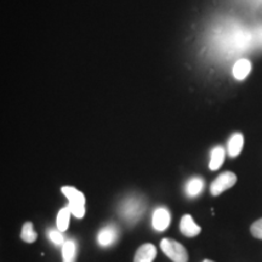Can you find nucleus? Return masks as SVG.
<instances>
[{"label": "nucleus", "instance_id": "nucleus-8", "mask_svg": "<svg viewBox=\"0 0 262 262\" xmlns=\"http://www.w3.org/2000/svg\"><path fill=\"white\" fill-rule=\"evenodd\" d=\"M61 191L68 199L70 206H85V195L77 188L71 187V186H63Z\"/></svg>", "mask_w": 262, "mask_h": 262}, {"label": "nucleus", "instance_id": "nucleus-15", "mask_svg": "<svg viewBox=\"0 0 262 262\" xmlns=\"http://www.w3.org/2000/svg\"><path fill=\"white\" fill-rule=\"evenodd\" d=\"M38 238V233L33 228L32 222H26V224L22 226L21 231V239L26 243H34Z\"/></svg>", "mask_w": 262, "mask_h": 262}, {"label": "nucleus", "instance_id": "nucleus-16", "mask_svg": "<svg viewBox=\"0 0 262 262\" xmlns=\"http://www.w3.org/2000/svg\"><path fill=\"white\" fill-rule=\"evenodd\" d=\"M63 232H61L60 229H49V238L51 239V242L56 245H63L66 239L63 237Z\"/></svg>", "mask_w": 262, "mask_h": 262}, {"label": "nucleus", "instance_id": "nucleus-12", "mask_svg": "<svg viewBox=\"0 0 262 262\" xmlns=\"http://www.w3.org/2000/svg\"><path fill=\"white\" fill-rule=\"evenodd\" d=\"M77 243L72 239H68L62 245V260H63V262H75V260H77Z\"/></svg>", "mask_w": 262, "mask_h": 262}, {"label": "nucleus", "instance_id": "nucleus-9", "mask_svg": "<svg viewBox=\"0 0 262 262\" xmlns=\"http://www.w3.org/2000/svg\"><path fill=\"white\" fill-rule=\"evenodd\" d=\"M244 146V137L241 133H235L231 136V139L228 140L227 143V152L229 157L235 158V157L241 155L242 149Z\"/></svg>", "mask_w": 262, "mask_h": 262}, {"label": "nucleus", "instance_id": "nucleus-1", "mask_svg": "<svg viewBox=\"0 0 262 262\" xmlns=\"http://www.w3.org/2000/svg\"><path fill=\"white\" fill-rule=\"evenodd\" d=\"M145 208L146 204L142 196L130 195L120 204L119 214L127 224L135 225L145 212Z\"/></svg>", "mask_w": 262, "mask_h": 262}, {"label": "nucleus", "instance_id": "nucleus-5", "mask_svg": "<svg viewBox=\"0 0 262 262\" xmlns=\"http://www.w3.org/2000/svg\"><path fill=\"white\" fill-rule=\"evenodd\" d=\"M119 237V231H118L116 225H107L101 229L97 235V242L101 247L107 248L113 245Z\"/></svg>", "mask_w": 262, "mask_h": 262}, {"label": "nucleus", "instance_id": "nucleus-14", "mask_svg": "<svg viewBox=\"0 0 262 262\" xmlns=\"http://www.w3.org/2000/svg\"><path fill=\"white\" fill-rule=\"evenodd\" d=\"M72 216V211L68 206H64L62 208L57 214L56 219V227L60 229L61 232H66L68 229V226H70V219Z\"/></svg>", "mask_w": 262, "mask_h": 262}, {"label": "nucleus", "instance_id": "nucleus-10", "mask_svg": "<svg viewBox=\"0 0 262 262\" xmlns=\"http://www.w3.org/2000/svg\"><path fill=\"white\" fill-rule=\"evenodd\" d=\"M251 72V62L247 58H242L233 66V75L237 80H244Z\"/></svg>", "mask_w": 262, "mask_h": 262}, {"label": "nucleus", "instance_id": "nucleus-4", "mask_svg": "<svg viewBox=\"0 0 262 262\" xmlns=\"http://www.w3.org/2000/svg\"><path fill=\"white\" fill-rule=\"evenodd\" d=\"M170 222H171V215H170V211L168 209L163 208V206L157 208L152 216L153 228L158 232H163L169 227Z\"/></svg>", "mask_w": 262, "mask_h": 262}, {"label": "nucleus", "instance_id": "nucleus-6", "mask_svg": "<svg viewBox=\"0 0 262 262\" xmlns=\"http://www.w3.org/2000/svg\"><path fill=\"white\" fill-rule=\"evenodd\" d=\"M180 231L185 237H196L201 233L202 228L195 224L193 217L189 214H186L182 216L181 221H180Z\"/></svg>", "mask_w": 262, "mask_h": 262}, {"label": "nucleus", "instance_id": "nucleus-11", "mask_svg": "<svg viewBox=\"0 0 262 262\" xmlns=\"http://www.w3.org/2000/svg\"><path fill=\"white\" fill-rule=\"evenodd\" d=\"M225 156L226 152L224 149V147L221 146H216L211 149L210 153V163H209V168L212 171L215 170H219L222 166V164L225 162Z\"/></svg>", "mask_w": 262, "mask_h": 262}, {"label": "nucleus", "instance_id": "nucleus-7", "mask_svg": "<svg viewBox=\"0 0 262 262\" xmlns=\"http://www.w3.org/2000/svg\"><path fill=\"white\" fill-rule=\"evenodd\" d=\"M157 256V249L153 244L146 243L137 249L134 262H153Z\"/></svg>", "mask_w": 262, "mask_h": 262}, {"label": "nucleus", "instance_id": "nucleus-2", "mask_svg": "<svg viewBox=\"0 0 262 262\" xmlns=\"http://www.w3.org/2000/svg\"><path fill=\"white\" fill-rule=\"evenodd\" d=\"M160 248H162L163 253L173 262H188L187 250L179 242L170 238H164L160 242Z\"/></svg>", "mask_w": 262, "mask_h": 262}, {"label": "nucleus", "instance_id": "nucleus-18", "mask_svg": "<svg viewBox=\"0 0 262 262\" xmlns=\"http://www.w3.org/2000/svg\"><path fill=\"white\" fill-rule=\"evenodd\" d=\"M203 262H214V261H211V260H204Z\"/></svg>", "mask_w": 262, "mask_h": 262}, {"label": "nucleus", "instance_id": "nucleus-17", "mask_svg": "<svg viewBox=\"0 0 262 262\" xmlns=\"http://www.w3.org/2000/svg\"><path fill=\"white\" fill-rule=\"evenodd\" d=\"M250 232L255 238L261 239V241H262V219H260V220H257V221H255L254 224L251 225Z\"/></svg>", "mask_w": 262, "mask_h": 262}, {"label": "nucleus", "instance_id": "nucleus-13", "mask_svg": "<svg viewBox=\"0 0 262 262\" xmlns=\"http://www.w3.org/2000/svg\"><path fill=\"white\" fill-rule=\"evenodd\" d=\"M203 188H204V181H203V179L194 176L186 185V193H187L188 196H196L198 194H201Z\"/></svg>", "mask_w": 262, "mask_h": 262}, {"label": "nucleus", "instance_id": "nucleus-3", "mask_svg": "<svg viewBox=\"0 0 262 262\" xmlns=\"http://www.w3.org/2000/svg\"><path fill=\"white\" fill-rule=\"evenodd\" d=\"M237 183V175L232 171H225L212 181L210 186V192L212 195H220L227 189L232 188Z\"/></svg>", "mask_w": 262, "mask_h": 262}]
</instances>
